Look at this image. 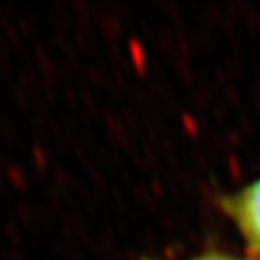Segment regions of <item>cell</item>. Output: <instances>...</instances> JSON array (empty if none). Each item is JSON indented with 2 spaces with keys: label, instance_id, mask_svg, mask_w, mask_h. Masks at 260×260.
Wrapping results in <instances>:
<instances>
[{
  "label": "cell",
  "instance_id": "1",
  "mask_svg": "<svg viewBox=\"0 0 260 260\" xmlns=\"http://www.w3.org/2000/svg\"><path fill=\"white\" fill-rule=\"evenodd\" d=\"M226 210L251 249L260 253V179L232 195Z\"/></svg>",
  "mask_w": 260,
  "mask_h": 260
},
{
  "label": "cell",
  "instance_id": "2",
  "mask_svg": "<svg viewBox=\"0 0 260 260\" xmlns=\"http://www.w3.org/2000/svg\"><path fill=\"white\" fill-rule=\"evenodd\" d=\"M193 260H240L235 258V256H230V255H224V253H206V255H201Z\"/></svg>",
  "mask_w": 260,
  "mask_h": 260
}]
</instances>
